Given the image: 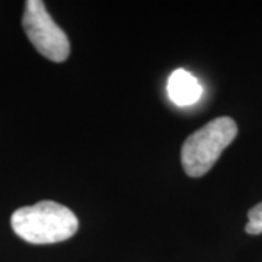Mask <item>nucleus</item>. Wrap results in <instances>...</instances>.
Masks as SVG:
<instances>
[{
	"label": "nucleus",
	"instance_id": "1",
	"mask_svg": "<svg viewBox=\"0 0 262 262\" xmlns=\"http://www.w3.org/2000/svg\"><path fill=\"white\" fill-rule=\"evenodd\" d=\"M13 232L34 245L58 244L70 239L79 229V220L67 207L54 201H39L22 207L10 217Z\"/></svg>",
	"mask_w": 262,
	"mask_h": 262
},
{
	"label": "nucleus",
	"instance_id": "2",
	"mask_svg": "<svg viewBox=\"0 0 262 262\" xmlns=\"http://www.w3.org/2000/svg\"><path fill=\"white\" fill-rule=\"evenodd\" d=\"M236 136L237 125L230 117H219L192 133L181 151L185 173L191 178L206 175Z\"/></svg>",
	"mask_w": 262,
	"mask_h": 262
},
{
	"label": "nucleus",
	"instance_id": "3",
	"mask_svg": "<svg viewBox=\"0 0 262 262\" xmlns=\"http://www.w3.org/2000/svg\"><path fill=\"white\" fill-rule=\"evenodd\" d=\"M22 27L32 46L48 60L61 63L70 56L69 38L51 18L44 2L28 0L25 3Z\"/></svg>",
	"mask_w": 262,
	"mask_h": 262
},
{
	"label": "nucleus",
	"instance_id": "4",
	"mask_svg": "<svg viewBox=\"0 0 262 262\" xmlns=\"http://www.w3.org/2000/svg\"><path fill=\"white\" fill-rule=\"evenodd\" d=\"M168 94L170 101L178 106H187L195 103L203 94V88L185 69L175 70L168 80Z\"/></svg>",
	"mask_w": 262,
	"mask_h": 262
},
{
	"label": "nucleus",
	"instance_id": "5",
	"mask_svg": "<svg viewBox=\"0 0 262 262\" xmlns=\"http://www.w3.org/2000/svg\"><path fill=\"white\" fill-rule=\"evenodd\" d=\"M245 232L249 234L262 233V203L253 206L248 213V223L245 226Z\"/></svg>",
	"mask_w": 262,
	"mask_h": 262
}]
</instances>
